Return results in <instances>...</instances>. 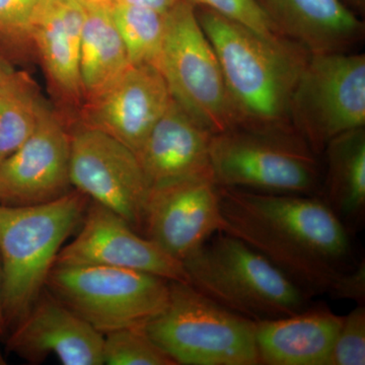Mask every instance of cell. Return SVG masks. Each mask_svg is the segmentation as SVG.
Listing matches in <instances>:
<instances>
[{"label":"cell","mask_w":365,"mask_h":365,"mask_svg":"<svg viewBox=\"0 0 365 365\" xmlns=\"http://www.w3.org/2000/svg\"><path fill=\"white\" fill-rule=\"evenodd\" d=\"M222 232L263 255L307 294L347 270L349 232L321 197L220 187Z\"/></svg>","instance_id":"cell-1"},{"label":"cell","mask_w":365,"mask_h":365,"mask_svg":"<svg viewBox=\"0 0 365 365\" xmlns=\"http://www.w3.org/2000/svg\"><path fill=\"white\" fill-rule=\"evenodd\" d=\"M195 9L220 60L239 127L294 128L290 100L311 53L282 36L267 37L210 9Z\"/></svg>","instance_id":"cell-2"},{"label":"cell","mask_w":365,"mask_h":365,"mask_svg":"<svg viewBox=\"0 0 365 365\" xmlns=\"http://www.w3.org/2000/svg\"><path fill=\"white\" fill-rule=\"evenodd\" d=\"M90 198L73 189L30 206L0 205L1 304L6 329L43 294L64 242L83 222Z\"/></svg>","instance_id":"cell-3"},{"label":"cell","mask_w":365,"mask_h":365,"mask_svg":"<svg viewBox=\"0 0 365 365\" xmlns=\"http://www.w3.org/2000/svg\"><path fill=\"white\" fill-rule=\"evenodd\" d=\"M190 284L220 306L254 322L309 307L307 294L246 242L220 232L184 262Z\"/></svg>","instance_id":"cell-4"},{"label":"cell","mask_w":365,"mask_h":365,"mask_svg":"<svg viewBox=\"0 0 365 365\" xmlns=\"http://www.w3.org/2000/svg\"><path fill=\"white\" fill-rule=\"evenodd\" d=\"M144 328L176 364H260L256 323L188 282L170 281L167 306Z\"/></svg>","instance_id":"cell-5"},{"label":"cell","mask_w":365,"mask_h":365,"mask_svg":"<svg viewBox=\"0 0 365 365\" xmlns=\"http://www.w3.org/2000/svg\"><path fill=\"white\" fill-rule=\"evenodd\" d=\"M210 163L220 187L311 196L322 189L316 153L294 128L235 127L216 133Z\"/></svg>","instance_id":"cell-6"},{"label":"cell","mask_w":365,"mask_h":365,"mask_svg":"<svg viewBox=\"0 0 365 365\" xmlns=\"http://www.w3.org/2000/svg\"><path fill=\"white\" fill-rule=\"evenodd\" d=\"M46 287L103 335L145 325L170 295V281L162 277L103 266L55 265Z\"/></svg>","instance_id":"cell-7"},{"label":"cell","mask_w":365,"mask_h":365,"mask_svg":"<svg viewBox=\"0 0 365 365\" xmlns=\"http://www.w3.org/2000/svg\"><path fill=\"white\" fill-rule=\"evenodd\" d=\"M160 71L172 98L209 130L239 127L220 60L186 0L167 14Z\"/></svg>","instance_id":"cell-8"},{"label":"cell","mask_w":365,"mask_h":365,"mask_svg":"<svg viewBox=\"0 0 365 365\" xmlns=\"http://www.w3.org/2000/svg\"><path fill=\"white\" fill-rule=\"evenodd\" d=\"M289 118L316 155L335 137L364 127V54L311 53L292 93Z\"/></svg>","instance_id":"cell-9"},{"label":"cell","mask_w":365,"mask_h":365,"mask_svg":"<svg viewBox=\"0 0 365 365\" xmlns=\"http://www.w3.org/2000/svg\"><path fill=\"white\" fill-rule=\"evenodd\" d=\"M69 128L72 188L141 230L150 186L135 153L104 132L78 121Z\"/></svg>","instance_id":"cell-10"},{"label":"cell","mask_w":365,"mask_h":365,"mask_svg":"<svg viewBox=\"0 0 365 365\" xmlns=\"http://www.w3.org/2000/svg\"><path fill=\"white\" fill-rule=\"evenodd\" d=\"M81 222L76 239L60 250L55 265L128 269L189 283L182 262L139 235L111 209L90 199Z\"/></svg>","instance_id":"cell-11"},{"label":"cell","mask_w":365,"mask_h":365,"mask_svg":"<svg viewBox=\"0 0 365 365\" xmlns=\"http://www.w3.org/2000/svg\"><path fill=\"white\" fill-rule=\"evenodd\" d=\"M222 228L220 186L212 175L150 188L141 230L177 260L188 259Z\"/></svg>","instance_id":"cell-12"},{"label":"cell","mask_w":365,"mask_h":365,"mask_svg":"<svg viewBox=\"0 0 365 365\" xmlns=\"http://www.w3.org/2000/svg\"><path fill=\"white\" fill-rule=\"evenodd\" d=\"M71 146L68 123L47 103L32 135L0 163V205H37L71 191Z\"/></svg>","instance_id":"cell-13"},{"label":"cell","mask_w":365,"mask_h":365,"mask_svg":"<svg viewBox=\"0 0 365 365\" xmlns=\"http://www.w3.org/2000/svg\"><path fill=\"white\" fill-rule=\"evenodd\" d=\"M170 101L160 69L129 66L105 90L83 103L76 121L104 132L137 155Z\"/></svg>","instance_id":"cell-14"},{"label":"cell","mask_w":365,"mask_h":365,"mask_svg":"<svg viewBox=\"0 0 365 365\" xmlns=\"http://www.w3.org/2000/svg\"><path fill=\"white\" fill-rule=\"evenodd\" d=\"M6 345L31 364L53 355L64 365L104 364V335L51 292H43L14 326Z\"/></svg>","instance_id":"cell-15"},{"label":"cell","mask_w":365,"mask_h":365,"mask_svg":"<svg viewBox=\"0 0 365 365\" xmlns=\"http://www.w3.org/2000/svg\"><path fill=\"white\" fill-rule=\"evenodd\" d=\"M86 9L78 0H47L33 29V48L42 63L54 108L68 124L83 105L79 53Z\"/></svg>","instance_id":"cell-16"},{"label":"cell","mask_w":365,"mask_h":365,"mask_svg":"<svg viewBox=\"0 0 365 365\" xmlns=\"http://www.w3.org/2000/svg\"><path fill=\"white\" fill-rule=\"evenodd\" d=\"M215 133L172 98L137 153L150 188L212 175L210 143Z\"/></svg>","instance_id":"cell-17"},{"label":"cell","mask_w":365,"mask_h":365,"mask_svg":"<svg viewBox=\"0 0 365 365\" xmlns=\"http://www.w3.org/2000/svg\"><path fill=\"white\" fill-rule=\"evenodd\" d=\"M278 34L314 53L347 52L364 26L342 0H259Z\"/></svg>","instance_id":"cell-18"},{"label":"cell","mask_w":365,"mask_h":365,"mask_svg":"<svg viewBox=\"0 0 365 365\" xmlns=\"http://www.w3.org/2000/svg\"><path fill=\"white\" fill-rule=\"evenodd\" d=\"M343 317L327 307L255 322L260 364L329 365Z\"/></svg>","instance_id":"cell-19"},{"label":"cell","mask_w":365,"mask_h":365,"mask_svg":"<svg viewBox=\"0 0 365 365\" xmlns=\"http://www.w3.org/2000/svg\"><path fill=\"white\" fill-rule=\"evenodd\" d=\"M324 151L327 174L322 199L352 232L365 215L364 127L335 137Z\"/></svg>","instance_id":"cell-20"},{"label":"cell","mask_w":365,"mask_h":365,"mask_svg":"<svg viewBox=\"0 0 365 365\" xmlns=\"http://www.w3.org/2000/svg\"><path fill=\"white\" fill-rule=\"evenodd\" d=\"M129 66L111 7L86 9L79 53L83 103L105 90Z\"/></svg>","instance_id":"cell-21"},{"label":"cell","mask_w":365,"mask_h":365,"mask_svg":"<svg viewBox=\"0 0 365 365\" xmlns=\"http://www.w3.org/2000/svg\"><path fill=\"white\" fill-rule=\"evenodd\" d=\"M46 105L34 79L14 71L0 90V163L32 135Z\"/></svg>","instance_id":"cell-22"},{"label":"cell","mask_w":365,"mask_h":365,"mask_svg":"<svg viewBox=\"0 0 365 365\" xmlns=\"http://www.w3.org/2000/svg\"><path fill=\"white\" fill-rule=\"evenodd\" d=\"M111 13L129 64H146L160 69L168 14L122 4L112 6Z\"/></svg>","instance_id":"cell-23"},{"label":"cell","mask_w":365,"mask_h":365,"mask_svg":"<svg viewBox=\"0 0 365 365\" xmlns=\"http://www.w3.org/2000/svg\"><path fill=\"white\" fill-rule=\"evenodd\" d=\"M103 361L108 365H177L148 335L144 326L106 334Z\"/></svg>","instance_id":"cell-24"},{"label":"cell","mask_w":365,"mask_h":365,"mask_svg":"<svg viewBox=\"0 0 365 365\" xmlns=\"http://www.w3.org/2000/svg\"><path fill=\"white\" fill-rule=\"evenodd\" d=\"M47 0H0V38L32 46L33 29Z\"/></svg>","instance_id":"cell-25"},{"label":"cell","mask_w":365,"mask_h":365,"mask_svg":"<svg viewBox=\"0 0 365 365\" xmlns=\"http://www.w3.org/2000/svg\"><path fill=\"white\" fill-rule=\"evenodd\" d=\"M267 37L280 36L259 0H186Z\"/></svg>","instance_id":"cell-26"},{"label":"cell","mask_w":365,"mask_h":365,"mask_svg":"<svg viewBox=\"0 0 365 365\" xmlns=\"http://www.w3.org/2000/svg\"><path fill=\"white\" fill-rule=\"evenodd\" d=\"M365 364V307L359 304L343 317L329 365Z\"/></svg>","instance_id":"cell-27"},{"label":"cell","mask_w":365,"mask_h":365,"mask_svg":"<svg viewBox=\"0 0 365 365\" xmlns=\"http://www.w3.org/2000/svg\"><path fill=\"white\" fill-rule=\"evenodd\" d=\"M329 294L336 299L352 300L357 304L365 302V262L351 270H345L333 283Z\"/></svg>","instance_id":"cell-28"},{"label":"cell","mask_w":365,"mask_h":365,"mask_svg":"<svg viewBox=\"0 0 365 365\" xmlns=\"http://www.w3.org/2000/svg\"><path fill=\"white\" fill-rule=\"evenodd\" d=\"M180 0H113L114 4L141 7L160 14H168Z\"/></svg>","instance_id":"cell-29"},{"label":"cell","mask_w":365,"mask_h":365,"mask_svg":"<svg viewBox=\"0 0 365 365\" xmlns=\"http://www.w3.org/2000/svg\"><path fill=\"white\" fill-rule=\"evenodd\" d=\"M14 71V69H11L9 64L0 57V90H1L2 86L6 85L7 79L11 78Z\"/></svg>","instance_id":"cell-30"},{"label":"cell","mask_w":365,"mask_h":365,"mask_svg":"<svg viewBox=\"0 0 365 365\" xmlns=\"http://www.w3.org/2000/svg\"><path fill=\"white\" fill-rule=\"evenodd\" d=\"M86 9H98V7H111L113 0H78Z\"/></svg>","instance_id":"cell-31"},{"label":"cell","mask_w":365,"mask_h":365,"mask_svg":"<svg viewBox=\"0 0 365 365\" xmlns=\"http://www.w3.org/2000/svg\"><path fill=\"white\" fill-rule=\"evenodd\" d=\"M6 326L4 321V312H2L1 304V265H0V337L6 333Z\"/></svg>","instance_id":"cell-32"},{"label":"cell","mask_w":365,"mask_h":365,"mask_svg":"<svg viewBox=\"0 0 365 365\" xmlns=\"http://www.w3.org/2000/svg\"><path fill=\"white\" fill-rule=\"evenodd\" d=\"M348 1L353 4V6L359 7V9L364 6V0H348Z\"/></svg>","instance_id":"cell-33"},{"label":"cell","mask_w":365,"mask_h":365,"mask_svg":"<svg viewBox=\"0 0 365 365\" xmlns=\"http://www.w3.org/2000/svg\"><path fill=\"white\" fill-rule=\"evenodd\" d=\"M0 361H1V359H0Z\"/></svg>","instance_id":"cell-34"}]
</instances>
